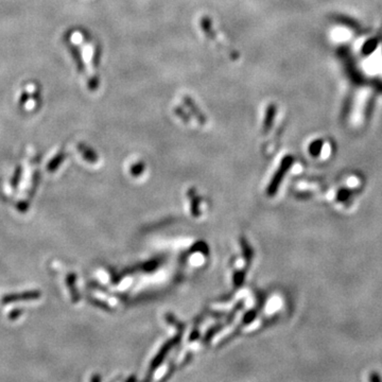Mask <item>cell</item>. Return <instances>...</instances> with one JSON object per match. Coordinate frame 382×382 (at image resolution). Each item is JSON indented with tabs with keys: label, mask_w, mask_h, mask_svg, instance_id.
Masks as SVG:
<instances>
[{
	"label": "cell",
	"mask_w": 382,
	"mask_h": 382,
	"mask_svg": "<svg viewBox=\"0 0 382 382\" xmlns=\"http://www.w3.org/2000/svg\"><path fill=\"white\" fill-rule=\"evenodd\" d=\"M41 296V293L38 291H29V292H23V293H15V294H8L5 295L3 298L4 304H9L13 302H20V301H31V300H38Z\"/></svg>",
	"instance_id": "1"
}]
</instances>
